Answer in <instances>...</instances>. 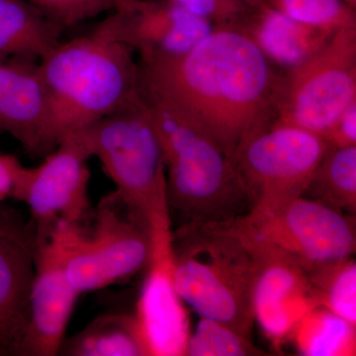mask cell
Masks as SVG:
<instances>
[{"label":"cell","instance_id":"6da1fadb","mask_svg":"<svg viewBox=\"0 0 356 356\" xmlns=\"http://www.w3.org/2000/svg\"><path fill=\"white\" fill-rule=\"evenodd\" d=\"M142 95L216 143L229 158L273 124L284 74L250 37L215 28L182 55L140 56Z\"/></svg>","mask_w":356,"mask_h":356},{"label":"cell","instance_id":"7a4b0ae2","mask_svg":"<svg viewBox=\"0 0 356 356\" xmlns=\"http://www.w3.org/2000/svg\"><path fill=\"white\" fill-rule=\"evenodd\" d=\"M39 67L48 97L40 156L140 93L137 53L119 37L112 13L88 34L60 42Z\"/></svg>","mask_w":356,"mask_h":356},{"label":"cell","instance_id":"3957f363","mask_svg":"<svg viewBox=\"0 0 356 356\" xmlns=\"http://www.w3.org/2000/svg\"><path fill=\"white\" fill-rule=\"evenodd\" d=\"M175 285L200 317L226 323L250 337L259 252L236 220L173 229Z\"/></svg>","mask_w":356,"mask_h":356},{"label":"cell","instance_id":"277c9868","mask_svg":"<svg viewBox=\"0 0 356 356\" xmlns=\"http://www.w3.org/2000/svg\"><path fill=\"white\" fill-rule=\"evenodd\" d=\"M143 97L161 147L170 214L180 218V226L229 222L247 214L252 202L228 154Z\"/></svg>","mask_w":356,"mask_h":356},{"label":"cell","instance_id":"5b68a950","mask_svg":"<svg viewBox=\"0 0 356 356\" xmlns=\"http://www.w3.org/2000/svg\"><path fill=\"white\" fill-rule=\"evenodd\" d=\"M67 281L79 295L109 286L145 268L149 226L132 216L116 193L102 201L90 233L81 222H60L51 234Z\"/></svg>","mask_w":356,"mask_h":356},{"label":"cell","instance_id":"8992f818","mask_svg":"<svg viewBox=\"0 0 356 356\" xmlns=\"http://www.w3.org/2000/svg\"><path fill=\"white\" fill-rule=\"evenodd\" d=\"M91 158H97L115 193L138 221L149 226V211L165 165L156 131L142 93L88 127L74 132Z\"/></svg>","mask_w":356,"mask_h":356},{"label":"cell","instance_id":"52a82bcc","mask_svg":"<svg viewBox=\"0 0 356 356\" xmlns=\"http://www.w3.org/2000/svg\"><path fill=\"white\" fill-rule=\"evenodd\" d=\"M151 250L132 315L142 356H185L191 337L188 312L175 285L172 217L165 179L156 189L149 216Z\"/></svg>","mask_w":356,"mask_h":356},{"label":"cell","instance_id":"ba28073f","mask_svg":"<svg viewBox=\"0 0 356 356\" xmlns=\"http://www.w3.org/2000/svg\"><path fill=\"white\" fill-rule=\"evenodd\" d=\"M327 147L317 134L275 122L243 140L232 161L250 211L266 212L303 196Z\"/></svg>","mask_w":356,"mask_h":356},{"label":"cell","instance_id":"9c48e42d","mask_svg":"<svg viewBox=\"0 0 356 356\" xmlns=\"http://www.w3.org/2000/svg\"><path fill=\"white\" fill-rule=\"evenodd\" d=\"M355 102L356 26H351L337 30L322 50L284 74L274 122L296 126L324 139Z\"/></svg>","mask_w":356,"mask_h":356},{"label":"cell","instance_id":"30bf717a","mask_svg":"<svg viewBox=\"0 0 356 356\" xmlns=\"http://www.w3.org/2000/svg\"><path fill=\"white\" fill-rule=\"evenodd\" d=\"M236 221L306 271L355 255V217L316 199L300 196L266 212L248 211Z\"/></svg>","mask_w":356,"mask_h":356},{"label":"cell","instance_id":"8fae6325","mask_svg":"<svg viewBox=\"0 0 356 356\" xmlns=\"http://www.w3.org/2000/svg\"><path fill=\"white\" fill-rule=\"evenodd\" d=\"M83 142L72 133L58 143L34 168H26L13 199L27 205L37 245L58 222H81L89 209L90 159Z\"/></svg>","mask_w":356,"mask_h":356},{"label":"cell","instance_id":"7c38bea8","mask_svg":"<svg viewBox=\"0 0 356 356\" xmlns=\"http://www.w3.org/2000/svg\"><path fill=\"white\" fill-rule=\"evenodd\" d=\"M254 241L259 252L254 290V322L273 348L280 350L289 341L299 321L318 306L317 297L303 267L278 250Z\"/></svg>","mask_w":356,"mask_h":356},{"label":"cell","instance_id":"4fadbf2b","mask_svg":"<svg viewBox=\"0 0 356 356\" xmlns=\"http://www.w3.org/2000/svg\"><path fill=\"white\" fill-rule=\"evenodd\" d=\"M79 296L65 276L57 243L47 238L37 245L27 325L16 355H58Z\"/></svg>","mask_w":356,"mask_h":356},{"label":"cell","instance_id":"5bb4252c","mask_svg":"<svg viewBox=\"0 0 356 356\" xmlns=\"http://www.w3.org/2000/svg\"><path fill=\"white\" fill-rule=\"evenodd\" d=\"M36 252L32 224L0 209V355H16L24 336Z\"/></svg>","mask_w":356,"mask_h":356},{"label":"cell","instance_id":"9a60e30c","mask_svg":"<svg viewBox=\"0 0 356 356\" xmlns=\"http://www.w3.org/2000/svg\"><path fill=\"white\" fill-rule=\"evenodd\" d=\"M112 13L119 37L132 47L138 57L182 55L215 29L210 21L172 0H142L135 10Z\"/></svg>","mask_w":356,"mask_h":356},{"label":"cell","instance_id":"2e32d148","mask_svg":"<svg viewBox=\"0 0 356 356\" xmlns=\"http://www.w3.org/2000/svg\"><path fill=\"white\" fill-rule=\"evenodd\" d=\"M47 114L48 97L39 62L0 60V131L39 158Z\"/></svg>","mask_w":356,"mask_h":356},{"label":"cell","instance_id":"e0dca14e","mask_svg":"<svg viewBox=\"0 0 356 356\" xmlns=\"http://www.w3.org/2000/svg\"><path fill=\"white\" fill-rule=\"evenodd\" d=\"M236 29L250 37L274 65L287 70L316 55L337 32L304 24L268 3L252 8Z\"/></svg>","mask_w":356,"mask_h":356},{"label":"cell","instance_id":"ac0fdd59","mask_svg":"<svg viewBox=\"0 0 356 356\" xmlns=\"http://www.w3.org/2000/svg\"><path fill=\"white\" fill-rule=\"evenodd\" d=\"M63 32L30 0H0V60L40 62L60 43Z\"/></svg>","mask_w":356,"mask_h":356},{"label":"cell","instance_id":"d6986e66","mask_svg":"<svg viewBox=\"0 0 356 356\" xmlns=\"http://www.w3.org/2000/svg\"><path fill=\"white\" fill-rule=\"evenodd\" d=\"M289 341L301 355L355 356L356 325L317 306L299 321Z\"/></svg>","mask_w":356,"mask_h":356},{"label":"cell","instance_id":"ffe728a7","mask_svg":"<svg viewBox=\"0 0 356 356\" xmlns=\"http://www.w3.org/2000/svg\"><path fill=\"white\" fill-rule=\"evenodd\" d=\"M58 355L142 356L132 315L104 314L76 334L65 337Z\"/></svg>","mask_w":356,"mask_h":356},{"label":"cell","instance_id":"44dd1931","mask_svg":"<svg viewBox=\"0 0 356 356\" xmlns=\"http://www.w3.org/2000/svg\"><path fill=\"white\" fill-rule=\"evenodd\" d=\"M303 196L355 217L356 146H329Z\"/></svg>","mask_w":356,"mask_h":356},{"label":"cell","instance_id":"7402d4cb","mask_svg":"<svg viewBox=\"0 0 356 356\" xmlns=\"http://www.w3.org/2000/svg\"><path fill=\"white\" fill-rule=\"evenodd\" d=\"M353 257L330 262L306 273L318 306L356 325V261Z\"/></svg>","mask_w":356,"mask_h":356},{"label":"cell","instance_id":"603a6c76","mask_svg":"<svg viewBox=\"0 0 356 356\" xmlns=\"http://www.w3.org/2000/svg\"><path fill=\"white\" fill-rule=\"evenodd\" d=\"M250 337L221 321L200 317L189 337L187 356L264 355Z\"/></svg>","mask_w":356,"mask_h":356},{"label":"cell","instance_id":"cb8c5ba5","mask_svg":"<svg viewBox=\"0 0 356 356\" xmlns=\"http://www.w3.org/2000/svg\"><path fill=\"white\" fill-rule=\"evenodd\" d=\"M267 3L293 19L327 31L356 26V10L343 0H267Z\"/></svg>","mask_w":356,"mask_h":356},{"label":"cell","instance_id":"d4e9b609","mask_svg":"<svg viewBox=\"0 0 356 356\" xmlns=\"http://www.w3.org/2000/svg\"><path fill=\"white\" fill-rule=\"evenodd\" d=\"M189 13L210 21L215 28H236L254 7L240 0H172Z\"/></svg>","mask_w":356,"mask_h":356},{"label":"cell","instance_id":"484cf974","mask_svg":"<svg viewBox=\"0 0 356 356\" xmlns=\"http://www.w3.org/2000/svg\"><path fill=\"white\" fill-rule=\"evenodd\" d=\"M63 29L74 27L88 15L81 0H30Z\"/></svg>","mask_w":356,"mask_h":356},{"label":"cell","instance_id":"4316f807","mask_svg":"<svg viewBox=\"0 0 356 356\" xmlns=\"http://www.w3.org/2000/svg\"><path fill=\"white\" fill-rule=\"evenodd\" d=\"M324 140L330 147L356 146V102L350 104L325 134Z\"/></svg>","mask_w":356,"mask_h":356},{"label":"cell","instance_id":"83f0119b","mask_svg":"<svg viewBox=\"0 0 356 356\" xmlns=\"http://www.w3.org/2000/svg\"><path fill=\"white\" fill-rule=\"evenodd\" d=\"M25 170L15 156L0 152V204L13 198Z\"/></svg>","mask_w":356,"mask_h":356},{"label":"cell","instance_id":"f1b7e54d","mask_svg":"<svg viewBox=\"0 0 356 356\" xmlns=\"http://www.w3.org/2000/svg\"><path fill=\"white\" fill-rule=\"evenodd\" d=\"M88 13V17L98 15L106 11H133L142 0H81Z\"/></svg>","mask_w":356,"mask_h":356},{"label":"cell","instance_id":"f546056e","mask_svg":"<svg viewBox=\"0 0 356 356\" xmlns=\"http://www.w3.org/2000/svg\"><path fill=\"white\" fill-rule=\"evenodd\" d=\"M240 1L243 2V3L247 4V6L250 7H259L264 6L267 2V0H240Z\"/></svg>","mask_w":356,"mask_h":356},{"label":"cell","instance_id":"4dcf8cb0","mask_svg":"<svg viewBox=\"0 0 356 356\" xmlns=\"http://www.w3.org/2000/svg\"><path fill=\"white\" fill-rule=\"evenodd\" d=\"M348 6H350L351 8L355 9L356 10V0H343Z\"/></svg>","mask_w":356,"mask_h":356}]
</instances>
